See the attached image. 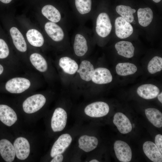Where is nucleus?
Masks as SVG:
<instances>
[{"mask_svg":"<svg viewBox=\"0 0 162 162\" xmlns=\"http://www.w3.org/2000/svg\"><path fill=\"white\" fill-rule=\"evenodd\" d=\"M114 148L116 157L119 161L128 162L131 160L132 156L131 150L126 142L121 140L116 141Z\"/></svg>","mask_w":162,"mask_h":162,"instance_id":"6","label":"nucleus"},{"mask_svg":"<svg viewBox=\"0 0 162 162\" xmlns=\"http://www.w3.org/2000/svg\"><path fill=\"white\" fill-rule=\"evenodd\" d=\"M99 161L96 159H94L89 161V162H99Z\"/></svg>","mask_w":162,"mask_h":162,"instance_id":"38","label":"nucleus"},{"mask_svg":"<svg viewBox=\"0 0 162 162\" xmlns=\"http://www.w3.org/2000/svg\"><path fill=\"white\" fill-rule=\"evenodd\" d=\"M74 49L75 54L78 56H83L87 52L88 49L87 40L82 34H77L75 35Z\"/></svg>","mask_w":162,"mask_h":162,"instance_id":"20","label":"nucleus"},{"mask_svg":"<svg viewBox=\"0 0 162 162\" xmlns=\"http://www.w3.org/2000/svg\"><path fill=\"white\" fill-rule=\"evenodd\" d=\"M59 65L64 72L70 74H74L78 68L76 62L68 57L61 58L59 60Z\"/></svg>","mask_w":162,"mask_h":162,"instance_id":"23","label":"nucleus"},{"mask_svg":"<svg viewBox=\"0 0 162 162\" xmlns=\"http://www.w3.org/2000/svg\"><path fill=\"white\" fill-rule=\"evenodd\" d=\"M115 27L116 35L121 39L128 37L133 32V28L130 22L121 16L118 17L116 19Z\"/></svg>","mask_w":162,"mask_h":162,"instance_id":"8","label":"nucleus"},{"mask_svg":"<svg viewBox=\"0 0 162 162\" xmlns=\"http://www.w3.org/2000/svg\"><path fill=\"white\" fill-rule=\"evenodd\" d=\"M30 85V82L28 79L22 77H16L7 82L5 88L10 93H20L27 89Z\"/></svg>","mask_w":162,"mask_h":162,"instance_id":"4","label":"nucleus"},{"mask_svg":"<svg viewBox=\"0 0 162 162\" xmlns=\"http://www.w3.org/2000/svg\"><path fill=\"white\" fill-rule=\"evenodd\" d=\"M44 29L48 35L54 41H60L64 36L62 29L55 22L49 21L45 25Z\"/></svg>","mask_w":162,"mask_h":162,"instance_id":"14","label":"nucleus"},{"mask_svg":"<svg viewBox=\"0 0 162 162\" xmlns=\"http://www.w3.org/2000/svg\"><path fill=\"white\" fill-rule=\"evenodd\" d=\"M30 59L32 65L39 71L44 72L47 70V62L40 54L36 53L32 54L30 56Z\"/></svg>","mask_w":162,"mask_h":162,"instance_id":"28","label":"nucleus"},{"mask_svg":"<svg viewBox=\"0 0 162 162\" xmlns=\"http://www.w3.org/2000/svg\"><path fill=\"white\" fill-rule=\"evenodd\" d=\"M9 53V50L7 44L3 40L0 39V58H6Z\"/></svg>","mask_w":162,"mask_h":162,"instance_id":"32","label":"nucleus"},{"mask_svg":"<svg viewBox=\"0 0 162 162\" xmlns=\"http://www.w3.org/2000/svg\"><path fill=\"white\" fill-rule=\"evenodd\" d=\"M133 24H135L136 23V22L134 20H133L132 22Z\"/></svg>","mask_w":162,"mask_h":162,"instance_id":"40","label":"nucleus"},{"mask_svg":"<svg viewBox=\"0 0 162 162\" xmlns=\"http://www.w3.org/2000/svg\"><path fill=\"white\" fill-rule=\"evenodd\" d=\"M94 70L93 65L89 61L83 60L81 62L77 71L82 80L89 81L92 80Z\"/></svg>","mask_w":162,"mask_h":162,"instance_id":"21","label":"nucleus"},{"mask_svg":"<svg viewBox=\"0 0 162 162\" xmlns=\"http://www.w3.org/2000/svg\"><path fill=\"white\" fill-rule=\"evenodd\" d=\"M113 122L119 131L122 134H128L132 130V125L129 119L122 112H117L115 114Z\"/></svg>","mask_w":162,"mask_h":162,"instance_id":"10","label":"nucleus"},{"mask_svg":"<svg viewBox=\"0 0 162 162\" xmlns=\"http://www.w3.org/2000/svg\"><path fill=\"white\" fill-rule=\"evenodd\" d=\"M112 25L108 14L105 12L100 13L96 21V31L100 37L105 38L110 33Z\"/></svg>","mask_w":162,"mask_h":162,"instance_id":"3","label":"nucleus"},{"mask_svg":"<svg viewBox=\"0 0 162 162\" xmlns=\"http://www.w3.org/2000/svg\"><path fill=\"white\" fill-rule=\"evenodd\" d=\"M116 12L124 19L130 23L132 22L134 20L133 14L136 10L128 6L119 5L116 8Z\"/></svg>","mask_w":162,"mask_h":162,"instance_id":"29","label":"nucleus"},{"mask_svg":"<svg viewBox=\"0 0 162 162\" xmlns=\"http://www.w3.org/2000/svg\"><path fill=\"white\" fill-rule=\"evenodd\" d=\"M67 114L63 108L58 107L55 110L51 120V127L54 132L62 130L67 123Z\"/></svg>","mask_w":162,"mask_h":162,"instance_id":"5","label":"nucleus"},{"mask_svg":"<svg viewBox=\"0 0 162 162\" xmlns=\"http://www.w3.org/2000/svg\"><path fill=\"white\" fill-rule=\"evenodd\" d=\"M78 142L80 148L86 152H89L97 147L98 141L95 136L83 135L79 138Z\"/></svg>","mask_w":162,"mask_h":162,"instance_id":"17","label":"nucleus"},{"mask_svg":"<svg viewBox=\"0 0 162 162\" xmlns=\"http://www.w3.org/2000/svg\"><path fill=\"white\" fill-rule=\"evenodd\" d=\"M0 120L6 125L10 126L17 120L16 114L14 110L5 105H0Z\"/></svg>","mask_w":162,"mask_h":162,"instance_id":"13","label":"nucleus"},{"mask_svg":"<svg viewBox=\"0 0 162 162\" xmlns=\"http://www.w3.org/2000/svg\"><path fill=\"white\" fill-rule=\"evenodd\" d=\"M143 149L146 156L152 161H162V153L153 142L147 141L145 142L143 145Z\"/></svg>","mask_w":162,"mask_h":162,"instance_id":"11","label":"nucleus"},{"mask_svg":"<svg viewBox=\"0 0 162 162\" xmlns=\"http://www.w3.org/2000/svg\"><path fill=\"white\" fill-rule=\"evenodd\" d=\"M75 5L79 13L82 15L88 13L92 8V0H75Z\"/></svg>","mask_w":162,"mask_h":162,"instance_id":"30","label":"nucleus"},{"mask_svg":"<svg viewBox=\"0 0 162 162\" xmlns=\"http://www.w3.org/2000/svg\"><path fill=\"white\" fill-rule=\"evenodd\" d=\"M0 154L6 162H11L14 160L15 152L14 146L10 142L5 139L0 140Z\"/></svg>","mask_w":162,"mask_h":162,"instance_id":"15","label":"nucleus"},{"mask_svg":"<svg viewBox=\"0 0 162 162\" xmlns=\"http://www.w3.org/2000/svg\"><path fill=\"white\" fill-rule=\"evenodd\" d=\"M112 75L110 71L104 68H98L94 70L92 80L94 83L102 84L108 83L112 82Z\"/></svg>","mask_w":162,"mask_h":162,"instance_id":"12","label":"nucleus"},{"mask_svg":"<svg viewBox=\"0 0 162 162\" xmlns=\"http://www.w3.org/2000/svg\"><path fill=\"white\" fill-rule=\"evenodd\" d=\"M12 0H0L2 2L5 4H8L10 3Z\"/></svg>","mask_w":162,"mask_h":162,"instance_id":"36","label":"nucleus"},{"mask_svg":"<svg viewBox=\"0 0 162 162\" xmlns=\"http://www.w3.org/2000/svg\"><path fill=\"white\" fill-rule=\"evenodd\" d=\"M50 161L51 162H61L62 161L64 158L62 154H57Z\"/></svg>","mask_w":162,"mask_h":162,"instance_id":"34","label":"nucleus"},{"mask_svg":"<svg viewBox=\"0 0 162 162\" xmlns=\"http://www.w3.org/2000/svg\"><path fill=\"white\" fill-rule=\"evenodd\" d=\"M154 2L156 3L159 2L161 0H152Z\"/></svg>","mask_w":162,"mask_h":162,"instance_id":"39","label":"nucleus"},{"mask_svg":"<svg viewBox=\"0 0 162 162\" xmlns=\"http://www.w3.org/2000/svg\"><path fill=\"white\" fill-rule=\"evenodd\" d=\"M42 14L48 20L55 23L59 22L61 18V15L59 10L54 6L47 4L42 9Z\"/></svg>","mask_w":162,"mask_h":162,"instance_id":"22","label":"nucleus"},{"mask_svg":"<svg viewBox=\"0 0 162 162\" xmlns=\"http://www.w3.org/2000/svg\"><path fill=\"white\" fill-rule=\"evenodd\" d=\"M117 74L121 76H126L134 74L137 70L136 66L129 62L120 63L116 67Z\"/></svg>","mask_w":162,"mask_h":162,"instance_id":"27","label":"nucleus"},{"mask_svg":"<svg viewBox=\"0 0 162 162\" xmlns=\"http://www.w3.org/2000/svg\"><path fill=\"white\" fill-rule=\"evenodd\" d=\"M46 102V99L43 95L36 94L28 97L24 101L23 109L27 113H33L40 110Z\"/></svg>","mask_w":162,"mask_h":162,"instance_id":"1","label":"nucleus"},{"mask_svg":"<svg viewBox=\"0 0 162 162\" xmlns=\"http://www.w3.org/2000/svg\"><path fill=\"white\" fill-rule=\"evenodd\" d=\"M3 66L0 64V75L3 72Z\"/></svg>","mask_w":162,"mask_h":162,"instance_id":"37","label":"nucleus"},{"mask_svg":"<svg viewBox=\"0 0 162 162\" xmlns=\"http://www.w3.org/2000/svg\"><path fill=\"white\" fill-rule=\"evenodd\" d=\"M26 36L29 43L34 46L40 47L44 43V39L42 34L36 29L29 30L26 34Z\"/></svg>","mask_w":162,"mask_h":162,"instance_id":"26","label":"nucleus"},{"mask_svg":"<svg viewBox=\"0 0 162 162\" xmlns=\"http://www.w3.org/2000/svg\"><path fill=\"white\" fill-rule=\"evenodd\" d=\"M115 46L118 54L119 55L128 58L133 56L134 47L131 42L120 41L116 43Z\"/></svg>","mask_w":162,"mask_h":162,"instance_id":"19","label":"nucleus"},{"mask_svg":"<svg viewBox=\"0 0 162 162\" xmlns=\"http://www.w3.org/2000/svg\"><path fill=\"white\" fill-rule=\"evenodd\" d=\"M72 141L71 136L68 134L60 136L54 143L50 152V156L53 158L56 155L63 153Z\"/></svg>","mask_w":162,"mask_h":162,"instance_id":"7","label":"nucleus"},{"mask_svg":"<svg viewBox=\"0 0 162 162\" xmlns=\"http://www.w3.org/2000/svg\"><path fill=\"white\" fill-rule=\"evenodd\" d=\"M160 90L154 85L147 84L139 86L137 93L141 97L146 99H151L156 98L159 94Z\"/></svg>","mask_w":162,"mask_h":162,"instance_id":"16","label":"nucleus"},{"mask_svg":"<svg viewBox=\"0 0 162 162\" xmlns=\"http://www.w3.org/2000/svg\"><path fill=\"white\" fill-rule=\"evenodd\" d=\"M10 33L13 43L19 51L24 52L27 50V45L25 39L20 31L16 27L10 28Z\"/></svg>","mask_w":162,"mask_h":162,"instance_id":"18","label":"nucleus"},{"mask_svg":"<svg viewBox=\"0 0 162 162\" xmlns=\"http://www.w3.org/2000/svg\"><path fill=\"white\" fill-rule=\"evenodd\" d=\"M155 144L161 153H162V135L158 134L156 135L155 138Z\"/></svg>","mask_w":162,"mask_h":162,"instance_id":"33","label":"nucleus"},{"mask_svg":"<svg viewBox=\"0 0 162 162\" xmlns=\"http://www.w3.org/2000/svg\"><path fill=\"white\" fill-rule=\"evenodd\" d=\"M146 115L148 121L157 128L162 127V114L158 110L154 108L145 109Z\"/></svg>","mask_w":162,"mask_h":162,"instance_id":"24","label":"nucleus"},{"mask_svg":"<svg viewBox=\"0 0 162 162\" xmlns=\"http://www.w3.org/2000/svg\"><path fill=\"white\" fill-rule=\"evenodd\" d=\"M137 13L139 23L141 26L146 27L151 22L153 15L150 8H140L138 10Z\"/></svg>","mask_w":162,"mask_h":162,"instance_id":"25","label":"nucleus"},{"mask_svg":"<svg viewBox=\"0 0 162 162\" xmlns=\"http://www.w3.org/2000/svg\"><path fill=\"white\" fill-rule=\"evenodd\" d=\"M147 68L151 74L160 71L162 69V58L158 56L154 57L149 62Z\"/></svg>","mask_w":162,"mask_h":162,"instance_id":"31","label":"nucleus"},{"mask_svg":"<svg viewBox=\"0 0 162 162\" xmlns=\"http://www.w3.org/2000/svg\"><path fill=\"white\" fill-rule=\"evenodd\" d=\"M109 110V106L106 103L97 101L87 106L84 111L85 114L89 117L99 118L106 116L108 113Z\"/></svg>","mask_w":162,"mask_h":162,"instance_id":"2","label":"nucleus"},{"mask_svg":"<svg viewBox=\"0 0 162 162\" xmlns=\"http://www.w3.org/2000/svg\"><path fill=\"white\" fill-rule=\"evenodd\" d=\"M14 146L17 158L24 160L28 157L30 152V146L28 140L23 137H19L14 141Z\"/></svg>","mask_w":162,"mask_h":162,"instance_id":"9","label":"nucleus"},{"mask_svg":"<svg viewBox=\"0 0 162 162\" xmlns=\"http://www.w3.org/2000/svg\"><path fill=\"white\" fill-rule=\"evenodd\" d=\"M157 96L159 101L161 103H162V92H161L159 94H158Z\"/></svg>","mask_w":162,"mask_h":162,"instance_id":"35","label":"nucleus"}]
</instances>
